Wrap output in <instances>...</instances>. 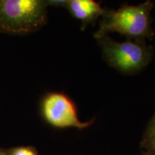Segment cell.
I'll use <instances>...</instances> for the list:
<instances>
[{
  "instance_id": "277c9868",
  "label": "cell",
  "mask_w": 155,
  "mask_h": 155,
  "mask_svg": "<svg viewBox=\"0 0 155 155\" xmlns=\"http://www.w3.org/2000/svg\"><path fill=\"white\" fill-rule=\"evenodd\" d=\"M42 112L46 121L55 127L84 129L94 124V120L81 121L74 103L60 93H52L46 96L42 101Z\"/></svg>"
},
{
  "instance_id": "30bf717a",
  "label": "cell",
  "mask_w": 155,
  "mask_h": 155,
  "mask_svg": "<svg viewBox=\"0 0 155 155\" xmlns=\"http://www.w3.org/2000/svg\"><path fill=\"white\" fill-rule=\"evenodd\" d=\"M144 155H154V154H152V153H150V152H148V153H147V154H144Z\"/></svg>"
},
{
  "instance_id": "5b68a950",
  "label": "cell",
  "mask_w": 155,
  "mask_h": 155,
  "mask_svg": "<svg viewBox=\"0 0 155 155\" xmlns=\"http://www.w3.org/2000/svg\"><path fill=\"white\" fill-rule=\"evenodd\" d=\"M65 7L73 17L81 21L83 28L96 22L106 11L94 0H69Z\"/></svg>"
},
{
  "instance_id": "52a82bcc",
  "label": "cell",
  "mask_w": 155,
  "mask_h": 155,
  "mask_svg": "<svg viewBox=\"0 0 155 155\" xmlns=\"http://www.w3.org/2000/svg\"><path fill=\"white\" fill-rule=\"evenodd\" d=\"M9 155H38V154L32 147H21L11 150Z\"/></svg>"
},
{
  "instance_id": "8992f818",
  "label": "cell",
  "mask_w": 155,
  "mask_h": 155,
  "mask_svg": "<svg viewBox=\"0 0 155 155\" xmlns=\"http://www.w3.org/2000/svg\"><path fill=\"white\" fill-rule=\"evenodd\" d=\"M143 145L149 152L155 155V131L146 133L143 140Z\"/></svg>"
},
{
  "instance_id": "7a4b0ae2",
  "label": "cell",
  "mask_w": 155,
  "mask_h": 155,
  "mask_svg": "<svg viewBox=\"0 0 155 155\" xmlns=\"http://www.w3.org/2000/svg\"><path fill=\"white\" fill-rule=\"evenodd\" d=\"M42 0H0V32L22 35L41 28L48 19Z\"/></svg>"
},
{
  "instance_id": "3957f363",
  "label": "cell",
  "mask_w": 155,
  "mask_h": 155,
  "mask_svg": "<svg viewBox=\"0 0 155 155\" xmlns=\"http://www.w3.org/2000/svg\"><path fill=\"white\" fill-rule=\"evenodd\" d=\"M104 60L110 66L127 75L140 72L152 59V48L144 41L117 42L108 35L97 38Z\"/></svg>"
},
{
  "instance_id": "6da1fadb",
  "label": "cell",
  "mask_w": 155,
  "mask_h": 155,
  "mask_svg": "<svg viewBox=\"0 0 155 155\" xmlns=\"http://www.w3.org/2000/svg\"><path fill=\"white\" fill-rule=\"evenodd\" d=\"M153 6L152 2L147 1L137 5L122 6L116 10H106L94 38L117 32L130 40L144 41L151 38L154 35L150 19Z\"/></svg>"
},
{
  "instance_id": "ba28073f",
  "label": "cell",
  "mask_w": 155,
  "mask_h": 155,
  "mask_svg": "<svg viewBox=\"0 0 155 155\" xmlns=\"http://www.w3.org/2000/svg\"><path fill=\"white\" fill-rule=\"evenodd\" d=\"M155 131V114L154 116H153L152 119L151 120L150 124L148 126V128H147L146 133L152 132V131Z\"/></svg>"
},
{
  "instance_id": "9c48e42d",
  "label": "cell",
  "mask_w": 155,
  "mask_h": 155,
  "mask_svg": "<svg viewBox=\"0 0 155 155\" xmlns=\"http://www.w3.org/2000/svg\"><path fill=\"white\" fill-rule=\"evenodd\" d=\"M0 155H7V154H6L5 152H2V151L0 150Z\"/></svg>"
}]
</instances>
